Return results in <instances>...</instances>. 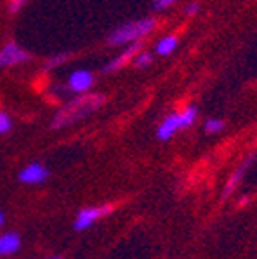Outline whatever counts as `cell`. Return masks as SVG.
Instances as JSON below:
<instances>
[{"mask_svg":"<svg viewBox=\"0 0 257 259\" xmlns=\"http://www.w3.org/2000/svg\"><path fill=\"white\" fill-rule=\"evenodd\" d=\"M2 225H4V212H0V229H2Z\"/></svg>","mask_w":257,"mask_h":259,"instance_id":"d6986e66","label":"cell"},{"mask_svg":"<svg viewBox=\"0 0 257 259\" xmlns=\"http://www.w3.org/2000/svg\"><path fill=\"white\" fill-rule=\"evenodd\" d=\"M198 9H200V4H198V2H193V4H189L187 8H185V13H187L189 16L191 15H196Z\"/></svg>","mask_w":257,"mask_h":259,"instance_id":"ac0fdd59","label":"cell"},{"mask_svg":"<svg viewBox=\"0 0 257 259\" xmlns=\"http://www.w3.org/2000/svg\"><path fill=\"white\" fill-rule=\"evenodd\" d=\"M246 202H248V196H246V198H241V200H239V205H245Z\"/></svg>","mask_w":257,"mask_h":259,"instance_id":"ffe728a7","label":"cell"},{"mask_svg":"<svg viewBox=\"0 0 257 259\" xmlns=\"http://www.w3.org/2000/svg\"><path fill=\"white\" fill-rule=\"evenodd\" d=\"M25 2H27V0H11V4H9V9H11V13L20 11V9L24 8Z\"/></svg>","mask_w":257,"mask_h":259,"instance_id":"2e32d148","label":"cell"},{"mask_svg":"<svg viewBox=\"0 0 257 259\" xmlns=\"http://www.w3.org/2000/svg\"><path fill=\"white\" fill-rule=\"evenodd\" d=\"M13 122H11V117H9L8 113L0 112V135L8 134L9 130H11Z\"/></svg>","mask_w":257,"mask_h":259,"instance_id":"5bb4252c","label":"cell"},{"mask_svg":"<svg viewBox=\"0 0 257 259\" xmlns=\"http://www.w3.org/2000/svg\"><path fill=\"white\" fill-rule=\"evenodd\" d=\"M68 58V54L65 53V54H60V56H54L53 60H51V63H49V67H56L58 63H63V60H67Z\"/></svg>","mask_w":257,"mask_h":259,"instance_id":"e0dca14e","label":"cell"},{"mask_svg":"<svg viewBox=\"0 0 257 259\" xmlns=\"http://www.w3.org/2000/svg\"><path fill=\"white\" fill-rule=\"evenodd\" d=\"M153 61V54L151 53H139L135 58H133V65L139 67V69H144L148 65H151Z\"/></svg>","mask_w":257,"mask_h":259,"instance_id":"4fadbf2b","label":"cell"},{"mask_svg":"<svg viewBox=\"0 0 257 259\" xmlns=\"http://www.w3.org/2000/svg\"><path fill=\"white\" fill-rule=\"evenodd\" d=\"M178 47V38L177 36H164L158 40L157 44V53L160 54V56H167V54H171L175 51V49Z\"/></svg>","mask_w":257,"mask_h":259,"instance_id":"8fae6325","label":"cell"},{"mask_svg":"<svg viewBox=\"0 0 257 259\" xmlns=\"http://www.w3.org/2000/svg\"><path fill=\"white\" fill-rule=\"evenodd\" d=\"M112 212V207H84L77 212L76 220H74V229L76 231H87L89 227H92L97 220H101L103 216L110 214Z\"/></svg>","mask_w":257,"mask_h":259,"instance_id":"277c9868","label":"cell"},{"mask_svg":"<svg viewBox=\"0 0 257 259\" xmlns=\"http://www.w3.org/2000/svg\"><path fill=\"white\" fill-rule=\"evenodd\" d=\"M205 132H207V134H218V132H221V130L225 128V124H223V121H221V119H207V121H205Z\"/></svg>","mask_w":257,"mask_h":259,"instance_id":"7c38bea8","label":"cell"},{"mask_svg":"<svg viewBox=\"0 0 257 259\" xmlns=\"http://www.w3.org/2000/svg\"><path fill=\"white\" fill-rule=\"evenodd\" d=\"M177 0H155V4H153V8L157 9V11H160V9H165L169 8L171 4H175Z\"/></svg>","mask_w":257,"mask_h":259,"instance_id":"9a60e30c","label":"cell"},{"mask_svg":"<svg viewBox=\"0 0 257 259\" xmlns=\"http://www.w3.org/2000/svg\"><path fill=\"white\" fill-rule=\"evenodd\" d=\"M250 162H252V158H248V160H246L241 167H237L236 173H234L232 177L229 178V182H227V186H225V191H223V196H225V198L229 196L230 193H232L234 189H236L237 186H239V182H241V178H243V173H245L246 167L250 166Z\"/></svg>","mask_w":257,"mask_h":259,"instance_id":"30bf717a","label":"cell"},{"mask_svg":"<svg viewBox=\"0 0 257 259\" xmlns=\"http://www.w3.org/2000/svg\"><path fill=\"white\" fill-rule=\"evenodd\" d=\"M196 115H198V110L196 106H187L184 108L182 112L178 113H171L164 121L160 122L157 130V137L160 141H169L171 137H175L178 130H184V128H189L194 121H196Z\"/></svg>","mask_w":257,"mask_h":259,"instance_id":"3957f363","label":"cell"},{"mask_svg":"<svg viewBox=\"0 0 257 259\" xmlns=\"http://www.w3.org/2000/svg\"><path fill=\"white\" fill-rule=\"evenodd\" d=\"M155 27H157L155 18H142V20L137 22H128V24L119 25L110 32L108 44L113 45V47H121V45H128L133 44V41H141Z\"/></svg>","mask_w":257,"mask_h":259,"instance_id":"7a4b0ae2","label":"cell"},{"mask_svg":"<svg viewBox=\"0 0 257 259\" xmlns=\"http://www.w3.org/2000/svg\"><path fill=\"white\" fill-rule=\"evenodd\" d=\"M31 58V54L22 49L15 41H9L4 47L0 49V69H6V67H13V65H20Z\"/></svg>","mask_w":257,"mask_h":259,"instance_id":"5b68a950","label":"cell"},{"mask_svg":"<svg viewBox=\"0 0 257 259\" xmlns=\"http://www.w3.org/2000/svg\"><path fill=\"white\" fill-rule=\"evenodd\" d=\"M20 248V236L15 232L0 236V255H11Z\"/></svg>","mask_w":257,"mask_h":259,"instance_id":"9c48e42d","label":"cell"},{"mask_svg":"<svg viewBox=\"0 0 257 259\" xmlns=\"http://www.w3.org/2000/svg\"><path fill=\"white\" fill-rule=\"evenodd\" d=\"M103 103H105V96L103 94H92V92L79 94L74 101H70L63 108L58 110V113L54 115L53 128L54 130L67 128V126L74 124V122L81 121V119L89 117L90 113H94L97 108H101Z\"/></svg>","mask_w":257,"mask_h":259,"instance_id":"6da1fadb","label":"cell"},{"mask_svg":"<svg viewBox=\"0 0 257 259\" xmlns=\"http://www.w3.org/2000/svg\"><path fill=\"white\" fill-rule=\"evenodd\" d=\"M141 47H142L141 41H133V44H128V47H126L124 51H121V54H117V56L113 58L112 61H108V63L103 67V72L108 74V72H115V70L122 69L124 65H128L130 61H133V58L141 53Z\"/></svg>","mask_w":257,"mask_h":259,"instance_id":"8992f818","label":"cell"},{"mask_svg":"<svg viewBox=\"0 0 257 259\" xmlns=\"http://www.w3.org/2000/svg\"><path fill=\"white\" fill-rule=\"evenodd\" d=\"M47 177H49L47 167L38 164V162H32V164L25 166L24 169L20 171L18 180H20L22 184H27V186H34V184H41Z\"/></svg>","mask_w":257,"mask_h":259,"instance_id":"ba28073f","label":"cell"},{"mask_svg":"<svg viewBox=\"0 0 257 259\" xmlns=\"http://www.w3.org/2000/svg\"><path fill=\"white\" fill-rule=\"evenodd\" d=\"M94 87V74L90 70H76L68 77V90L74 94H84Z\"/></svg>","mask_w":257,"mask_h":259,"instance_id":"52a82bcc","label":"cell"},{"mask_svg":"<svg viewBox=\"0 0 257 259\" xmlns=\"http://www.w3.org/2000/svg\"><path fill=\"white\" fill-rule=\"evenodd\" d=\"M51 259H60V257H51Z\"/></svg>","mask_w":257,"mask_h":259,"instance_id":"44dd1931","label":"cell"}]
</instances>
